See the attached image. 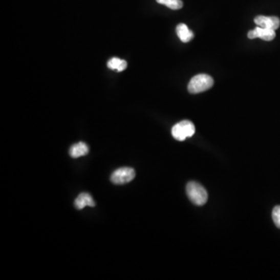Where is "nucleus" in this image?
Wrapping results in <instances>:
<instances>
[{"instance_id":"f8f14e48","label":"nucleus","mask_w":280,"mask_h":280,"mask_svg":"<svg viewBox=\"0 0 280 280\" xmlns=\"http://www.w3.org/2000/svg\"><path fill=\"white\" fill-rule=\"evenodd\" d=\"M122 59H120L118 58H112V59L109 60L107 62V67L112 70H117L118 71V68H119L120 65L122 63Z\"/></svg>"},{"instance_id":"0eeeda50","label":"nucleus","mask_w":280,"mask_h":280,"mask_svg":"<svg viewBox=\"0 0 280 280\" xmlns=\"http://www.w3.org/2000/svg\"><path fill=\"white\" fill-rule=\"evenodd\" d=\"M75 206L77 209H83L87 206L94 207L95 206V202L93 199L92 196L88 193H81L78 196L75 200Z\"/></svg>"},{"instance_id":"f257e3e1","label":"nucleus","mask_w":280,"mask_h":280,"mask_svg":"<svg viewBox=\"0 0 280 280\" xmlns=\"http://www.w3.org/2000/svg\"><path fill=\"white\" fill-rule=\"evenodd\" d=\"M186 191L188 199L196 206H203L207 202L208 193L206 188L197 182H189L187 185Z\"/></svg>"},{"instance_id":"6e6552de","label":"nucleus","mask_w":280,"mask_h":280,"mask_svg":"<svg viewBox=\"0 0 280 280\" xmlns=\"http://www.w3.org/2000/svg\"><path fill=\"white\" fill-rule=\"evenodd\" d=\"M176 32L178 37H179L180 40L182 42H189L191 39L194 37V34H193L192 31H190L187 25H185V24H180V25H178L177 26Z\"/></svg>"},{"instance_id":"1a4fd4ad","label":"nucleus","mask_w":280,"mask_h":280,"mask_svg":"<svg viewBox=\"0 0 280 280\" xmlns=\"http://www.w3.org/2000/svg\"><path fill=\"white\" fill-rule=\"evenodd\" d=\"M89 153V148L86 143L80 142L71 146L70 154L73 158H79L83 157Z\"/></svg>"},{"instance_id":"423d86ee","label":"nucleus","mask_w":280,"mask_h":280,"mask_svg":"<svg viewBox=\"0 0 280 280\" xmlns=\"http://www.w3.org/2000/svg\"><path fill=\"white\" fill-rule=\"evenodd\" d=\"M248 37L250 39L261 38L264 41H270L275 38V32L274 30L257 26L255 29L248 32Z\"/></svg>"},{"instance_id":"7ed1b4c3","label":"nucleus","mask_w":280,"mask_h":280,"mask_svg":"<svg viewBox=\"0 0 280 280\" xmlns=\"http://www.w3.org/2000/svg\"><path fill=\"white\" fill-rule=\"evenodd\" d=\"M196 133L192 122L185 120L174 125L171 130L172 136L178 141H184L187 138L191 137Z\"/></svg>"},{"instance_id":"9d476101","label":"nucleus","mask_w":280,"mask_h":280,"mask_svg":"<svg viewBox=\"0 0 280 280\" xmlns=\"http://www.w3.org/2000/svg\"><path fill=\"white\" fill-rule=\"evenodd\" d=\"M157 2L160 4L165 5L171 10H180L183 7V3L182 0H157Z\"/></svg>"},{"instance_id":"20e7f679","label":"nucleus","mask_w":280,"mask_h":280,"mask_svg":"<svg viewBox=\"0 0 280 280\" xmlns=\"http://www.w3.org/2000/svg\"><path fill=\"white\" fill-rule=\"evenodd\" d=\"M136 177V172L131 167H125L117 169L111 175V181L115 185H124L132 182Z\"/></svg>"},{"instance_id":"39448f33","label":"nucleus","mask_w":280,"mask_h":280,"mask_svg":"<svg viewBox=\"0 0 280 280\" xmlns=\"http://www.w3.org/2000/svg\"><path fill=\"white\" fill-rule=\"evenodd\" d=\"M254 23L257 26L275 31L280 26V19L277 16H257L254 18Z\"/></svg>"},{"instance_id":"ddd939ff","label":"nucleus","mask_w":280,"mask_h":280,"mask_svg":"<svg viewBox=\"0 0 280 280\" xmlns=\"http://www.w3.org/2000/svg\"><path fill=\"white\" fill-rule=\"evenodd\" d=\"M127 67V62L125 60H122V63L120 65L119 68H118V72H122L125 70Z\"/></svg>"},{"instance_id":"f03ea898","label":"nucleus","mask_w":280,"mask_h":280,"mask_svg":"<svg viewBox=\"0 0 280 280\" xmlns=\"http://www.w3.org/2000/svg\"><path fill=\"white\" fill-rule=\"evenodd\" d=\"M213 85V79L209 75L199 74L195 76L188 83V89L191 94H199L210 89Z\"/></svg>"},{"instance_id":"9b49d317","label":"nucleus","mask_w":280,"mask_h":280,"mask_svg":"<svg viewBox=\"0 0 280 280\" xmlns=\"http://www.w3.org/2000/svg\"><path fill=\"white\" fill-rule=\"evenodd\" d=\"M272 220L275 225L280 229V206H275L272 210Z\"/></svg>"}]
</instances>
